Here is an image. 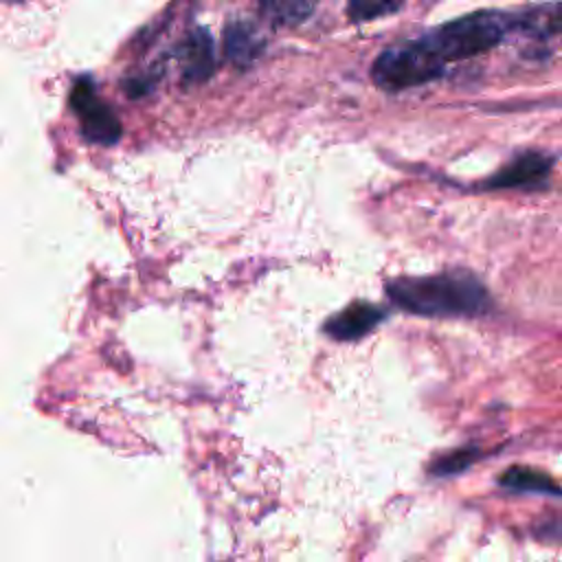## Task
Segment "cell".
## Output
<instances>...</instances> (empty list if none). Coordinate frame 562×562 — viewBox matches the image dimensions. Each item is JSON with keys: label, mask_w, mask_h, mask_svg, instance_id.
I'll return each mask as SVG.
<instances>
[{"label": "cell", "mask_w": 562, "mask_h": 562, "mask_svg": "<svg viewBox=\"0 0 562 562\" xmlns=\"http://www.w3.org/2000/svg\"><path fill=\"white\" fill-rule=\"evenodd\" d=\"M384 318V312L378 305L353 301L338 314H334L325 323V334L336 340H356L360 336H367L380 321Z\"/></svg>", "instance_id": "obj_5"}, {"label": "cell", "mask_w": 562, "mask_h": 562, "mask_svg": "<svg viewBox=\"0 0 562 562\" xmlns=\"http://www.w3.org/2000/svg\"><path fill=\"white\" fill-rule=\"evenodd\" d=\"M498 483L514 492H536V494L562 496V487L549 474L533 470V468H525V465H514V468L505 470L498 476Z\"/></svg>", "instance_id": "obj_8"}, {"label": "cell", "mask_w": 562, "mask_h": 562, "mask_svg": "<svg viewBox=\"0 0 562 562\" xmlns=\"http://www.w3.org/2000/svg\"><path fill=\"white\" fill-rule=\"evenodd\" d=\"M507 26L509 22L505 20V15L496 11H476L454 18L428 31L419 40L446 66L448 61L474 57L494 48L505 37Z\"/></svg>", "instance_id": "obj_2"}, {"label": "cell", "mask_w": 562, "mask_h": 562, "mask_svg": "<svg viewBox=\"0 0 562 562\" xmlns=\"http://www.w3.org/2000/svg\"><path fill=\"white\" fill-rule=\"evenodd\" d=\"M261 9L277 24H301L303 20H307L312 15L314 4L292 0V2H268Z\"/></svg>", "instance_id": "obj_10"}, {"label": "cell", "mask_w": 562, "mask_h": 562, "mask_svg": "<svg viewBox=\"0 0 562 562\" xmlns=\"http://www.w3.org/2000/svg\"><path fill=\"white\" fill-rule=\"evenodd\" d=\"M479 457V450L474 448H461V450H452L443 457H439L432 465L430 472L435 476H448V474H457L461 470H465L474 459Z\"/></svg>", "instance_id": "obj_11"}, {"label": "cell", "mask_w": 562, "mask_h": 562, "mask_svg": "<svg viewBox=\"0 0 562 562\" xmlns=\"http://www.w3.org/2000/svg\"><path fill=\"white\" fill-rule=\"evenodd\" d=\"M529 37H551L562 33V2L560 4H536L516 15L512 22Z\"/></svg>", "instance_id": "obj_6"}, {"label": "cell", "mask_w": 562, "mask_h": 562, "mask_svg": "<svg viewBox=\"0 0 562 562\" xmlns=\"http://www.w3.org/2000/svg\"><path fill=\"white\" fill-rule=\"evenodd\" d=\"M553 165V158L542 151H522L514 160H509L503 169H498L487 182V189H516L531 187L540 182Z\"/></svg>", "instance_id": "obj_4"}, {"label": "cell", "mask_w": 562, "mask_h": 562, "mask_svg": "<svg viewBox=\"0 0 562 562\" xmlns=\"http://www.w3.org/2000/svg\"><path fill=\"white\" fill-rule=\"evenodd\" d=\"M224 44H226V55L239 66L252 64L263 48V40L250 22H233L226 29Z\"/></svg>", "instance_id": "obj_7"}, {"label": "cell", "mask_w": 562, "mask_h": 562, "mask_svg": "<svg viewBox=\"0 0 562 562\" xmlns=\"http://www.w3.org/2000/svg\"><path fill=\"white\" fill-rule=\"evenodd\" d=\"M397 9H400V4H395V2H351L347 7V13L353 22H367V20L393 13Z\"/></svg>", "instance_id": "obj_12"}, {"label": "cell", "mask_w": 562, "mask_h": 562, "mask_svg": "<svg viewBox=\"0 0 562 562\" xmlns=\"http://www.w3.org/2000/svg\"><path fill=\"white\" fill-rule=\"evenodd\" d=\"M386 294L397 307L419 316H479L490 307L485 285L465 270L391 279Z\"/></svg>", "instance_id": "obj_1"}, {"label": "cell", "mask_w": 562, "mask_h": 562, "mask_svg": "<svg viewBox=\"0 0 562 562\" xmlns=\"http://www.w3.org/2000/svg\"><path fill=\"white\" fill-rule=\"evenodd\" d=\"M443 75V64L417 40H404L384 48L373 66L371 77L384 90H404L428 83Z\"/></svg>", "instance_id": "obj_3"}, {"label": "cell", "mask_w": 562, "mask_h": 562, "mask_svg": "<svg viewBox=\"0 0 562 562\" xmlns=\"http://www.w3.org/2000/svg\"><path fill=\"white\" fill-rule=\"evenodd\" d=\"M213 68V44L206 31H195L187 42L184 70L191 79H204Z\"/></svg>", "instance_id": "obj_9"}]
</instances>
